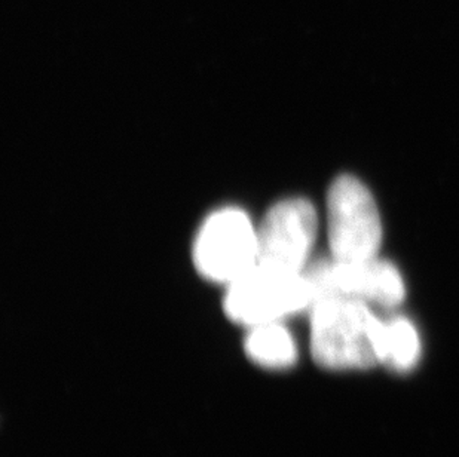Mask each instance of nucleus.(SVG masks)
Instances as JSON below:
<instances>
[{"mask_svg":"<svg viewBox=\"0 0 459 457\" xmlns=\"http://www.w3.org/2000/svg\"><path fill=\"white\" fill-rule=\"evenodd\" d=\"M311 315L312 359L332 371L368 370L381 364L384 321L356 298H318Z\"/></svg>","mask_w":459,"mask_h":457,"instance_id":"obj_1","label":"nucleus"},{"mask_svg":"<svg viewBox=\"0 0 459 457\" xmlns=\"http://www.w3.org/2000/svg\"><path fill=\"white\" fill-rule=\"evenodd\" d=\"M305 275L316 289V300L356 298L368 305L373 303L393 309L400 306L406 297V287L399 269L379 257L357 263H342L332 257L320 259L307 264Z\"/></svg>","mask_w":459,"mask_h":457,"instance_id":"obj_6","label":"nucleus"},{"mask_svg":"<svg viewBox=\"0 0 459 457\" xmlns=\"http://www.w3.org/2000/svg\"><path fill=\"white\" fill-rule=\"evenodd\" d=\"M318 233V214L307 199L275 203L257 228V264L275 272L304 273Z\"/></svg>","mask_w":459,"mask_h":457,"instance_id":"obj_5","label":"nucleus"},{"mask_svg":"<svg viewBox=\"0 0 459 457\" xmlns=\"http://www.w3.org/2000/svg\"><path fill=\"white\" fill-rule=\"evenodd\" d=\"M316 289L304 273H282L255 266L226 289L223 309L232 323L244 327L284 323L289 316L311 311Z\"/></svg>","mask_w":459,"mask_h":457,"instance_id":"obj_2","label":"nucleus"},{"mask_svg":"<svg viewBox=\"0 0 459 457\" xmlns=\"http://www.w3.org/2000/svg\"><path fill=\"white\" fill-rule=\"evenodd\" d=\"M330 257L357 263L377 257L382 246L381 214L372 192L352 176L336 178L327 192Z\"/></svg>","mask_w":459,"mask_h":457,"instance_id":"obj_3","label":"nucleus"},{"mask_svg":"<svg viewBox=\"0 0 459 457\" xmlns=\"http://www.w3.org/2000/svg\"><path fill=\"white\" fill-rule=\"evenodd\" d=\"M422 354L420 332L406 316L384 321L381 364L390 370L406 373L415 368Z\"/></svg>","mask_w":459,"mask_h":457,"instance_id":"obj_8","label":"nucleus"},{"mask_svg":"<svg viewBox=\"0 0 459 457\" xmlns=\"http://www.w3.org/2000/svg\"><path fill=\"white\" fill-rule=\"evenodd\" d=\"M194 264L205 280L234 284L257 264V228L238 208L212 212L196 235Z\"/></svg>","mask_w":459,"mask_h":457,"instance_id":"obj_4","label":"nucleus"},{"mask_svg":"<svg viewBox=\"0 0 459 457\" xmlns=\"http://www.w3.org/2000/svg\"><path fill=\"white\" fill-rule=\"evenodd\" d=\"M244 352L253 364L264 370H289L299 358L296 339L282 323H260L248 328Z\"/></svg>","mask_w":459,"mask_h":457,"instance_id":"obj_7","label":"nucleus"}]
</instances>
